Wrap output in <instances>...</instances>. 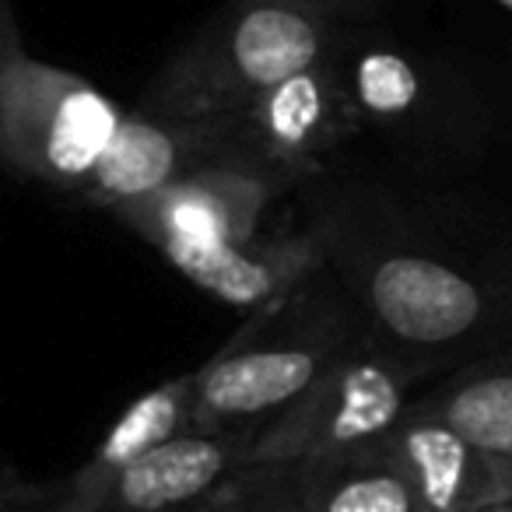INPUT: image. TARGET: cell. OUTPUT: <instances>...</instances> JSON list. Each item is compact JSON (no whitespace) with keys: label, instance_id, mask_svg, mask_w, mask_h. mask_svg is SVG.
Wrapping results in <instances>:
<instances>
[{"label":"cell","instance_id":"3","mask_svg":"<svg viewBox=\"0 0 512 512\" xmlns=\"http://www.w3.org/2000/svg\"><path fill=\"white\" fill-rule=\"evenodd\" d=\"M337 18L320 0H225L148 81L137 109L225 116L330 53Z\"/></svg>","mask_w":512,"mask_h":512},{"label":"cell","instance_id":"8","mask_svg":"<svg viewBox=\"0 0 512 512\" xmlns=\"http://www.w3.org/2000/svg\"><path fill=\"white\" fill-rule=\"evenodd\" d=\"M221 162H249L242 151L239 113L162 116L134 109V113H123L106 155L99 158L92 179L78 197L88 207L113 211Z\"/></svg>","mask_w":512,"mask_h":512},{"label":"cell","instance_id":"1","mask_svg":"<svg viewBox=\"0 0 512 512\" xmlns=\"http://www.w3.org/2000/svg\"><path fill=\"white\" fill-rule=\"evenodd\" d=\"M295 193L299 228L379 344L425 376L512 348L509 218L334 169Z\"/></svg>","mask_w":512,"mask_h":512},{"label":"cell","instance_id":"9","mask_svg":"<svg viewBox=\"0 0 512 512\" xmlns=\"http://www.w3.org/2000/svg\"><path fill=\"white\" fill-rule=\"evenodd\" d=\"M288 193L278 179L249 162H221L197 169L141 200L113 207V218L165 246H214V242L256 239L260 218L274 200Z\"/></svg>","mask_w":512,"mask_h":512},{"label":"cell","instance_id":"7","mask_svg":"<svg viewBox=\"0 0 512 512\" xmlns=\"http://www.w3.org/2000/svg\"><path fill=\"white\" fill-rule=\"evenodd\" d=\"M239 130L249 162L285 190H299L334 169L337 151L365 134L362 116L330 57L302 67L253 106L239 109Z\"/></svg>","mask_w":512,"mask_h":512},{"label":"cell","instance_id":"12","mask_svg":"<svg viewBox=\"0 0 512 512\" xmlns=\"http://www.w3.org/2000/svg\"><path fill=\"white\" fill-rule=\"evenodd\" d=\"M158 253L190 285L211 299L253 316L285 299L320 267L316 242L302 228L278 239L214 242V246H165Z\"/></svg>","mask_w":512,"mask_h":512},{"label":"cell","instance_id":"4","mask_svg":"<svg viewBox=\"0 0 512 512\" xmlns=\"http://www.w3.org/2000/svg\"><path fill=\"white\" fill-rule=\"evenodd\" d=\"M337 67L362 127L425 169H453L484 155L495 130L491 102L456 64L397 43L386 32L337 25Z\"/></svg>","mask_w":512,"mask_h":512},{"label":"cell","instance_id":"20","mask_svg":"<svg viewBox=\"0 0 512 512\" xmlns=\"http://www.w3.org/2000/svg\"><path fill=\"white\" fill-rule=\"evenodd\" d=\"M186 512H214V505L204 502V505H197V509H186Z\"/></svg>","mask_w":512,"mask_h":512},{"label":"cell","instance_id":"5","mask_svg":"<svg viewBox=\"0 0 512 512\" xmlns=\"http://www.w3.org/2000/svg\"><path fill=\"white\" fill-rule=\"evenodd\" d=\"M418 379H425L418 365L362 330L306 393L256 428L246 467H278L372 446L407 411Z\"/></svg>","mask_w":512,"mask_h":512},{"label":"cell","instance_id":"17","mask_svg":"<svg viewBox=\"0 0 512 512\" xmlns=\"http://www.w3.org/2000/svg\"><path fill=\"white\" fill-rule=\"evenodd\" d=\"M18 50H25V43H22L15 8H11V0H0V78H4V71H8L11 57H15Z\"/></svg>","mask_w":512,"mask_h":512},{"label":"cell","instance_id":"6","mask_svg":"<svg viewBox=\"0 0 512 512\" xmlns=\"http://www.w3.org/2000/svg\"><path fill=\"white\" fill-rule=\"evenodd\" d=\"M120 120L92 81L18 50L0 78V172L81 193Z\"/></svg>","mask_w":512,"mask_h":512},{"label":"cell","instance_id":"16","mask_svg":"<svg viewBox=\"0 0 512 512\" xmlns=\"http://www.w3.org/2000/svg\"><path fill=\"white\" fill-rule=\"evenodd\" d=\"M207 502L214 505V512H309L281 488L271 467L235 470Z\"/></svg>","mask_w":512,"mask_h":512},{"label":"cell","instance_id":"13","mask_svg":"<svg viewBox=\"0 0 512 512\" xmlns=\"http://www.w3.org/2000/svg\"><path fill=\"white\" fill-rule=\"evenodd\" d=\"M193 425V372L176 376L169 383L155 386L144 397H137L127 411L116 418L106 439L95 446L88 463L74 470L64 484L50 488V502L43 512H92L99 495L109 488L123 467L144 456L148 449L169 442L172 435L186 432Z\"/></svg>","mask_w":512,"mask_h":512},{"label":"cell","instance_id":"15","mask_svg":"<svg viewBox=\"0 0 512 512\" xmlns=\"http://www.w3.org/2000/svg\"><path fill=\"white\" fill-rule=\"evenodd\" d=\"M411 404L460 428L512 474V348L460 365Z\"/></svg>","mask_w":512,"mask_h":512},{"label":"cell","instance_id":"14","mask_svg":"<svg viewBox=\"0 0 512 512\" xmlns=\"http://www.w3.org/2000/svg\"><path fill=\"white\" fill-rule=\"evenodd\" d=\"M271 470L309 512H425L411 481L372 446Z\"/></svg>","mask_w":512,"mask_h":512},{"label":"cell","instance_id":"2","mask_svg":"<svg viewBox=\"0 0 512 512\" xmlns=\"http://www.w3.org/2000/svg\"><path fill=\"white\" fill-rule=\"evenodd\" d=\"M355 306L327 267L253 313L242 330L193 369V425L200 432L264 428L362 334Z\"/></svg>","mask_w":512,"mask_h":512},{"label":"cell","instance_id":"18","mask_svg":"<svg viewBox=\"0 0 512 512\" xmlns=\"http://www.w3.org/2000/svg\"><path fill=\"white\" fill-rule=\"evenodd\" d=\"M323 8L330 11V15L337 18V22L344 25V18H351V15H362L365 8H372L376 0H320Z\"/></svg>","mask_w":512,"mask_h":512},{"label":"cell","instance_id":"19","mask_svg":"<svg viewBox=\"0 0 512 512\" xmlns=\"http://www.w3.org/2000/svg\"><path fill=\"white\" fill-rule=\"evenodd\" d=\"M481 512H512V502H505V505H491V509H481Z\"/></svg>","mask_w":512,"mask_h":512},{"label":"cell","instance_id":"10","mask_svg":"<svg viewBox=\"0 0 512 512\" xmlns=\"http://www.w3.org/2000/svg\"><path fill=\"white\" fill-rule=\"evenodd\" d=\"M418 491L425 512H481L512 502V474L460 428L407 404L400 421L372 442Z\"/></svg>","mask_w":512,"mask_h":512},{"label":"cell","instance_id":"11","mask_svg":"<svg viewBox=\"0 0 512 512\" xmlns=\"http://www.w3.org/2000/svg\"><path fill=\"white\" fill-rule=\"evenodd\" d=\"M246 432H186L137 456L109 481L92 512H186L204 505L235 470L246 467Z\"/></svg>","mask_w":512,"mask_h":512}]
</instances>
